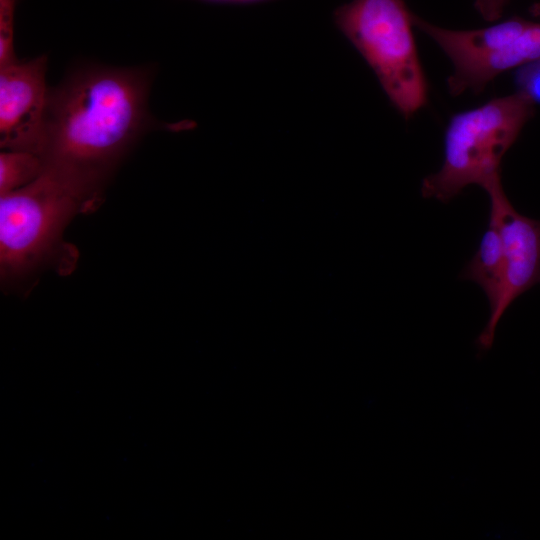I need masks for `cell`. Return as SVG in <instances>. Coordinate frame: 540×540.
Returning a JSON list of instances; mask_svg holds the SVG:
<instances>
[{
	"mask_svg": "<svg viewBox=\"0 0 540 540\" xmlns=\"http://www.w3.org/2000/svg\"><path fill=\"white\" fill-rule=\"evenodd\" d=\"M149 76L91 67L50 91L41 157L99 180L148 124Z\"/></svg>",
	"mask_w": 540,
	"mask_h": 540,
	"instance_id": "6da1fadb",
	"label": "cell"
},
{
	"mask_svg": "<svg viewBox=\"0 0 540 540\" xmlns=\"http://www.w3.org/2000/svg\"><path fill=\"white\" fill-rule=\"evenodd\" d=\"M102 182L70 168L45 164L34 181L1 195L2 280L12 283L26 278L50 259L69 222L98 198Z\"/></svg>",
	"mask_w": 540,
	"mask_h": 540,
	"instance_id": "7a4b0ae2",
	"label": "cell"
},
{
	"mask_svg": "<svg viewBox=\"0 0 540 540\" xmlns=\"http://www.w3.org/2000/svg\"><path fill=\"white\" fill-rule=\"evenodd\" d=\"M533 114L534 102L517 91L453 115L445 131L443 164L424 178L423 197L448 202L470 184L482 187L500 173L503 156Z\"/></svg>",
	"mask_w": 540,
	"mask_h": 540,
	"instance_id": "3957f363",
	"label": "cell"
},
{
	"mask_svg": "<svg viewBox=\"0 0 540 540\" xmlns=\"http://www.w3.org/2000/svg\"><path fill=\"white\" fill-rule=\"evenodd\" d=\"M404 0H353L338 7L334 22L376 74L406 118L427 102V83Z\"/></svg>",
	"mask_w": 540,
	"mask_h": 540,
	"instance_id": "277c9868",
	"label": "cell"
},
{
	"mask_svg": "<svg viewBox=\"0 0 540 540\" xmlns=\"http://www.w3.org/2000/svg\"><path fill=\"white\" fill-rule=\"evenodd\" d=\"M411 17L451 60L454 71L447 82L454 96L480 93L502 72L540 58V22L515 17L487 28L451 30Z\"/></svg>",
	"mask_w": 540,
	"mask_h": 540,
	"instance_id": "5b68a950",
	"label": "cell"
},
{
	"mask_svg": "<svg viewBox=\"0 0 540 540\" xmlns=\"http://www.w3.org/2000/svg\"><path fill=\"white\" fill-rule=\"evenodd\" d=\"M490 199L489 222L497 228L503 246L504 285L500 302L476 339L481 351L494 342L498 322L512 302L540 284V220L519 213L506 196L497 173L482 186Z\"/></svg>",
	"mask_w": 540,
	"mask_h": 540,
	"instance_id": "8992f818",
	"label": "cell"
},
{
	"mask_svg": "<svg viewBox=\"0 0 540 540\" xmlns=\"http://www.w3.org/2000/svg\"><path fill=\"white\" fill-rule=\"evenodd\" d=\"M47 58L0 67V145L4 150L41 156L50 91L46 86Z\"/></svg>",
	"mask_w": 540,
	"mask_h": 540,
	"instance_id": "52a82bcc",
	"label": "cell"
},
{
	"mask_svg": "<svg viewBox=\"0 0 540 540\" xmlns=\"http://www.w3.org/2000/svg\"><path fill=\"white\" fill-rule=\"evenodd\" d=\"M504 256L500 234L492 223L484 232L479 247L463 268L460 277L478 284L485 293L492 314L501 299L504 285Z\"/></svg>",
	"mask_w": 540,
	"mask_h": 540,
	"instance_id": "ba28073f",
	"label": "cell"
},
{
	"mask_svg": "<svg viewBox=\"0 0 540 540\" xmlns=\"http://www.w3.org/2000/svg\"><path fill=\"white\" fill-rule=\"evenodd\" d=\"M41 156L28 151L4 150L0 154V195L34 181L44 170Z\"/></svg>",
	"mask_w": 540,
	"mask_h": 540,
	"instance_id": "9c48e42d",
	"label": "cell"
},
{
	"mask_svg": "<svg viewBox=\"0 0 540 540\" xmlns=\"http://www.w3.org/2000/svg\"><path fill=\"white\" fill-rule=\"evenodd\" d=\"M16 2L17 0H0V67L18 60L13 44Z\"/></svg>",
	"mask_w": 540,
	"mask_h": 540,
	"instance_id": "30bf717a",
	"label": "cell"
},
{
	"mask_svg": "<svg viewBox=\"0 0 540 540\" xmlns=\"http://www.w3.org/2000/svg\"><path fill=\"white\" fill-rule=\"evenodd\" d=\"M518 91L540 103V58L520 66L515 74Z\"/></svg>",
	"mask_w": 540,
	"mask_h": 540,
	"instance_id": "8fae6325",
	"label": "cell"
},
{
	"mask_svg": "<svg viewBox=\"0 0 540 540\" xmlns=\"http://www.w3.org/2000/svg\"><path fill=\"white\" fill-rule=\"evenodd\" d=\"M508 0H476L475 6L478 12L488 21L500 18Z\"/></svg>",
	"mask_w": 540,
	"mask_h": 540,
	"instance_id": "7c38bea8",
	"label": "cell"
},
{
	"mask_svg": "<svg viewBox=\"0 0 540 540\" xmlns=\"http://www.w3.org/2000/svg\"><path fill=\"white\" fill-rule=\"evenodd\" d=\"M530 13L532 16L540 18V3H535L530 8Z\"/></svg>",
	"mask_w": 540,
	"mask_h": 540,
	"instance_id": "4fadbf2b",
	"label": "cell"
},
{
	"mask_svg": "<svg viewBox=\"0 0 540 540\" xmlns=\"http://www.w3.org/2000/svg\"><path fill=\"white\" fill-rule=\"evenodd\" d=\"M215 1L250 2V1H257V0H215Z\"/></svg>",
	"mask_w": 540,
	"mask_h": 540,
	"instance_id": "5bb4252c",
	"label": "cell"
}]
</instances>
